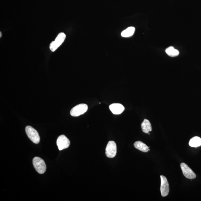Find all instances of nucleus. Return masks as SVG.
<instances>
[{
  "label": "nucleus",
  "instance_id": "nucleus-2",
  "mask_svg": "<svg viewBox=\"0 0 201 201\" xmlns=\"http://www.w3.org/2000/svg\"><path fill=\"white\" fill-rule=\"evenodd\" d=\"M26 133L29 139L35 144H38L40 141V137L38 132L34 128L30 126L26 128Z\"/></svg>",
  "mask_w": 201,
  "mask_h": 201
},
{
  "label": "nucleus",
  "instance_id": "nucleus-14",
  "mask_svg": "<svg viewBox=\"0 0 201 201\" xmlns=\"http://www.w3.org/2000/svg\"><path fill=\"white\" fill-rule=\"evenodd\" d=\"M165 52L169 56L174 57L179 55V51L175 49L173 47L171 46L166 49Z\"/></svg>",
  "mask_w": 201,
  "mask_h": 201
},
{
  "label": "nucleus",
  "instance_id": "nucleus-5",
  "mask_svg": "<svg viewBox=\"0 0 201 201\" xmlns=\"http://www.w3.org/2000/svg\"><path fill=\"white\" fill-rule=\"evenodd\" d=\"M56 143L59 151L66 149L70 145V140L64 135H61L59 137Z\"/></svg>",
  "mask_w": 201,
  "mask_h": 201
},
{
  "label": "nucleus",
  "instance_id": "nucleus-9",
  "mask_svg": "<svg viewBox=\"0 0 201 201\" xmlns=\"http://www.w3.org/2000/svg\"><path fill=\"white\" fill-rule=\"evenodd\" d=\"M134 146L136 149L143 152H147L150 151L149 149V147H148L145 144L141 141H136L134 143Z\"/></svg>",
  "mask_w": 201,
  "mask_h": 201
},
{
  "label": "nucleus",
  "instance_id": "nucleus-15",
  "mask_svg": "<svg viewBox=\"0 0 201 201\" xmlns=\"http://www.w3.org/2000/svg\"><path fill=\"white\" fill-rule=\"evenodd\" d=\"M50 49L53 52H54L56 49L58 48L56 45L55 44L54 41L51 43L50 46Z\"/></svg>",
  "mask_w": 201,
  "mask_h": 201
},
{
  "label": "nucleus",
  "instance_id": "nucleus-7",
  "mask_svg": "<svg viewBox=\"0 0 201 201\" xmlns=\"http://www.w3.org/2000/svg\"><path fill=\"white\" fill-rule=\"evenodd\" d=\"M180 166L183 174L186 178L189 179H194L196 178L195 174L185 163H182Z\"/></svg>",
  "mask_w": 201,
  "mask_h": 201
},
{
  "label": "nucleus",
  "instance_id": "nucleus-12",
  "mask_svg": "<svg viewBox=\"0 0 201 201\" xmlns=\"http://www.w3.org/2000/svg\"><path fill=\"white\" fill-rule=\"evenodd\" d=\"M135 31V28L134 27H129L121 32L122 37H131L134 34Z\"/></svg>",
  "mask_w": 201,
  "mask_h": 201
},
{
  "label": "nucleus",
  "instance_id": "nucleus-16",
  "mask_svg": "<svg viewBox=\"0 0 201 201\" xmlns=\"http://www.w3.org/2000/svg\"><path fill=\"white\" fill-rule=\"evenodd\" d=\"M0 33H1V34H1V35H1V36H0V37H1V35H2V34H1V32H0Z\"/></svg>",
  "mask_w": 201,
  "mask_h": 201
},
{
  "label": "nucleus",
  "instance_id": "nucleus-4",
  "mask_svg": "<svg viewBox=\"0 0 201 201\" xmlns=\"http://www.w3.org/2000/svg\"><path fill=\"white\" fill-rule=\"evenodd\" d=\"M117 154V146L116 143L113 141H109L105 149V154L107 157L113 158Z\"/></svg>",
  "mask_w": 201,
  "mask_h": 201
},
{
  "label": "nucleus",
  "instance_id": "nucleus-1",
  "mask_svg": "<svg viewBox=\"0 0 201 201\" xmlns=\"http://www.w3.org/2000/svg\"><path fill=\"white\" fill-rule=\"evenodd\" d=\"M33 165L36 171L39 174H43L46 170V165L44 161L38 157L34 158L32 160Z\"/></svg>",
  "mask_w": 201,
  "mask_h": 201
},
{
  "label": "nucleus",
  "instance_id": "nucleus-10",
  "mask_svg": "<svg viewBox=\"0 0 201 201\" xmlns=\"http://www.w3.org/2000/svg\"><path fill=\"white\" fill-rule=\"evenodd\" d=\"M141 128L143 132L146 133H149L152 131L151 124L149 120L145 119L141 124Z\"/></svg>",
  "mask_w": 201,
  "mask_h": 201
},
{
  "label": "nucleus",
  "instance_id": "nucleus-13",
  "mask_svg": "<svg viewBox=\"0 0 201 201\" xmlns=\"http://www.w3.org/2000/svg\"><path fill=\"white\" fill-rule=\"evenodd\" d=\"M66 38V35L63 33H59L54 41L56 45L58 48L61 45Z\"/></svg>",
  "mask_w": 201,
  "mask_h": 201
},
{
  "label": "nucleus",
  "instance_id": "nucleus-3",
  "mask_svg": "<svg viewBox=\"0 0 201 201\" xmlns=\"http://www.w3.org/2000/svg\"><path fill=\"white\" fill-rule=\"evenodd\" d=\"M88 109V105L85 104H81L72 109L70 111V114L72 116L78 117L86 112Z\"/></svg>",
  "mask_w": 201,
  "mask_h": 201
},
{
  "label": "nucleus",
  "instance_id": "nucleus-11",
  "mask_svg": "<svg viewBox=\"0 0 201 201\" xmlns=\"http://www.w3.org/2000/svg\"><path fill=\"white\" fill-rule=\"evenodd\" d=\"M191 147L196 148L201 145V139L198 136H195L191 139L189 143Z\"/></svg>",
  "mask_w": 201,
  "mask_h": 201
},
{
  "label": "nucleus",
  "instance_id": "nucleus-8",
  "mask_svg": "<svg viewBox=\"0 0 201 201\" xmlns=\"http://www.w3.org/2000/svg\"><path fill=\"white\" fill-rule=\"evenodd\" d=\"M109 108L111 112L116 115L121 114L125 109L123 105L119 103L112 104L110 105Z\"/></svg>",
  "mask_w": 201,
  "mask_h": 201
},
{
  "label": "nucleus",
  "instance_id": "nucleus-6",
  "mask_svg": "<svg viewBox=\"0 0 201 201\" xmlns=\"http://www.w3.org/2000/svg\"><path fill=\"white\" fill-rule=\"evenodd\" d=\"M161 179V184L160 190L161 196L162 197H165L169 194V182L167 179L164 176H160Z\"/></svg>",
  "mask_w": 201,
  "mask_h": 201
}]
</instances>
